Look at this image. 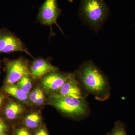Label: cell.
I'll return each mask as SVG.
<instances>
[{
    "label": "cell",
    "instance_id": "9",
    "mask_svg": "<svg viewBox=\"0 0 135 135\" xmlns=\"http://www.w3.org/2000/svg\"><path fill=\"white\" fill-rule=\"evenodd\" d=\"M58 94L63 96L84 99L75 74H69L66 81L58 90Z\"/></svg>",
    "mask_w": 135,
    "mask_h": 135
},
{
    "label": "cell",
    "instance_id": "15",
    "mask_svg": "<svg viewBox=\"0 0 135 135\" xmlns=\"http://www.w3.org/2000/svg\"><path fill=\"white\" fill-rule=\"evenodd\" d=\"M41 90L40 89L36 88L31 92L29 95V99L31 102L34 104H36V99Z\"/></svg>",
    "mask_w": 135,
    "mask_h": 135
},
{
    "label": "cell",
    "instance_id": "19",
    "mask_svg": "<svg viewBox=\"0 0 135 135\" xmlns=\"http://www.w3.org/2000/svg\"><path fill=\"white\" fill-rule=\"evenodd\" d=\"M46 131L43 129H41L35 134V135H43Z\"/></svg>",
    "mask_w": 135,
    "mask_h": 135
},
{
    "label": "cell",
    "instance_id": "8",
    "mask_svg": "<svg viewBox=\"0 0 135 135\" xmlns=\"http://www.w3.org/2000/svg\"><path fill=\"white\" fill-rule=\"evenodd\" d=\"M59 69L52 65L47 60L42 58L35 59L30 68V75L35 80L41 79L50 73L58 71Z\"/></svg>",
    "mask_w": 135,
    "mask_h": 135
},
{
    "label": "cell",
    "instance_id": "22",
    "mask_svg": "<svg viewBox=\"0 0 135 135\" xmlns=\"http://www.w3.org/2000/svg\"><path fill=\"white\" fill-rule=\"evenodd\" d=\"M43 135H49L47 133V131H45V133H44V134Z\"/></svg>",
    "mask_w": 135,
    "mask_h": 135
},
{
    "label": "cell",
    "instance_id": "21",
    "mask_svg": "<svg viewBox=\"0 0 135 135\" xmlns=\"http://www.w3.org/2000/svg\"><path fill=\"white\" fill-rule=\"evenodd\" d=\"M0 135H7L6 134V133H5V132H4V133H1V134H0Z\"/></svg>",
    "mask_w": 135,
    "mask_h": 135
},
{
    "label": "cell",
    "instance_id": "11",
    "mask_svg": "<svg viewBox=\"0 0 135 135\" xmlns=\"http://www.w3.org/2000/svg\"><path fill=\"white\" fill-rule=\"evenodd\" d=\"M3 90L6 94L14 97L17 100L25 103L28 104V95L25 94L17 84L5 85Z\"/></svg>",
    "mask_w": 135,
    "mask_h": 135
},
{
    "label": "cell",
    "instance_id": "13",
    "mask_svg": "<svg viewBox=\"0 0 135 135\" xmlns=\"http://www.w3.org/2000/svg\"><path fill=\"white\" fill-rule=\"evenodd\" d=\"M31 75L22 77L17 82V84L25 94H29L32 88V82Z\"/></svg>",
    "mask_w": 135,
    "mask_h": 135
},
{
    "label": "cell",
    "instance_id": "1",
    "mask_svg": "<svg viewBox=\"0 0 135 135\" xmlns=\"http://www.w3.org/2000/svg\"><path fill=\"white\" fill-rule=\"evenodd\" d=\"M76 75L84 89L94 95L96 99L101 101L108 99L110 93L108 80L92 61L84 63Z\"/></svg>",
    "mask_w": 135,
    "mask_h": 135
},
{
    "label": "cell",
    "instance_id": "14",
    "mask_svg": "<svg viewBox=\"0 0 135 135\" xmlns=\"http://www.w3.org/2000/svg\"><path fill=\"white\" fill-rule=\"evenodd\" d=\"M126 125L120 120L116 121L113 128L107 135H127L126 133Z\"/></svg>",
    "mask_w": 135,
    "mask_h": 135
},
{
    "label": "cell",
    "instance_id": "17",
    "mask_svg": "<svg viewBox=\"0 0 135 135\" xmlns=\"http://www.w3.org/2000/svg\"><path fill=\"white\" fill-rule=\"evenodd\" d=\"M16 135H31L28 131L25 128L18 129L16 132Z\"/></svg>",
    "mask_w": 135,
    "mask_h": 135
},
{
    "label": "cell",
    "instance_id": "10",
    "mask_svg": "<svg viewBox=\"0 0 135 135\" xmlns=\"http://www.w3.org/2000/svg\"><path fill=\"white\" fill-rule=\"evenodd\" d=\"M24 112V108L21 104L10 101L6 105L4 109V114L6 118L13 120L22 115Z\"/></svg>",
    "mask_w": 135,
    "mask_h": 135
},
{
    "label": "cell",
    "instance_id": "6",
    "mask_svg": "<svg viewBox=\"0 0 135 135\" xmlns=\"http://www.w3.org/2000/svg\"><path fill=\"white\" fill-rule=\"evenodd\" d=\"M60 14L56 0H45L40 9L38 20L41 24L51 27L55 24L62 30L57 24V20Z\"/></svg>",
    "mask_w": 135,
    "mask_h": 135
},
{
    "label": "cell",
    "instance_id": "2",
    "mask_svg": "<svg viewBox=\"0 0 135 135\" xmlns=\"http://www.w3.org/2000/svg\"><path fill=\"white\" fill-rule=\"evenodd\" d=\"M109 12L105 0H80L79 15L84 23L95 32L106 21Z\"/></svg>",
    "mask_w": 135,
    "mask_h": 135
},
{
    "label": "cell",
    "instance_id": "20",
    "mask_svg": "<svg viewBox=\"0 0 135 135\" xmlns=\"http://www.w3.org/2000/svg\"><path fill=\"white\" fill-rule=\"evenodd\" d=\"M5 100V97L3 95L0 94V106L2 105Z\"/></svg>",
    "mask_w": 135,
    "mask_h": 135
},
{
    "label": "cell",
    "instance_id": "23",
    "mask_svg": "<svg viewBox=\"0 0 135 135\" xmlns=\"http://www.w3.org/2000/svg\"><path fill=\"white\" fill-rule=\"evenodd\" d=\"M1 72H0V74H1Z\"/></svg>",
    "mask_w": 135,
    "mask_h": 135
},
{
    "label": "cell",
    "instance_id": "5",
    "mask_svg": "<svg viewBox=\"0 0 135 135\" xmlns=\"http://www.w3.org/2000/svg\"><path fill=\"white\" fill-rule=\"evenodd\" d=\"M17 51L25 52L32 57L23 42L15 34L8 29H0V53Z\"/></svg>",
    "mask_w": 135,
    "mask_h": 135
},
{
    "label": "cell",
    "instance_id": "16",
    "mask_svg": "<svg viewBox=\"0 0 135 135\" xmlns=\"http://www.w3.org/2000/svg\"><path fill=\"white\" fill-rule=\"evenodd\" d=\"M44 100V95L42 90H41L36 99V104L41 105L43 104Z\"/></svg>",
    "mask_w": 135,
    "mask_h": 135
},
{
    "label": "cell",
    "instance_id": "12",
    "mask_svg": "<svg viewBox=\"0 0 135 135\" xmlns=\"http://www.w3.org/2000/svg\"><path fill=\"white\" fill-rule=\"evenodd\" d=\"M41 121V116L37 113H33L27 115L25 119L26 126L30 128H37L40 124Z\"/></svg>",
    "mask_w": 135,
    "mask_h": 135
},
{
    "label": "cell",
    "instance_id": "3",
    "mask_svg": "<svg viewBox=\"0 0 135 135\" xmlns=\"http://www.w3.org/2000/svg\"><path fill=\"white\" fill-rule=\"evenodd\" d=\"M47 102L60 112L72 117H84L88 111V105L84 99L63 96L58 93H52Z\"/></svg>",
    "mask_w": 135,
    "mask_h": 135
},
{
    "label": "cell",
    "instance_id": "4",
    "mask_svg": "<svg viewBox=\"0 0 135 135\" xmlns=\"http://www.w3.org/2000/svg\"><path fill=\"white\" fill-rule=\"evenodd\" d=\"M5 85L15 84L22 77L30 75L28 60L20 57L15 60L7 59L5 62Z\"/></svg>",
    "mask_w": 135,
    "mask_h": 135
},
{
    "label": "cell",
    "instance_id": "7",
    "mask_svg": "<svg viewBox=\"0 0 135 135\" xmlns=\"http://www.w3.org/2000/svg\"><path fill=\"white\" fill-rule=\"evenodd\" d=\"M68 75L69 74L62 73L58 71L50 73L41 78L42 85L47 92H56L66 81Z\"/></svg>",
    "mask_w": 135,
    "mask_h": 135
},
{
    "label": "cell",
    "instance_id": "18",
    "mask_svg": "<svg viewBox=\"0 0 135 135\" xmlns=\"http://www.w3.org/2000/svg\"><path fill=\"white\" fill-rule=\"evenodd\" d=\"M7 129V126L5 121L0 118V134L5 132Z\"/></svg>",
    "mask_w": 135,
    "mask_h": 135
}]
</instances>
